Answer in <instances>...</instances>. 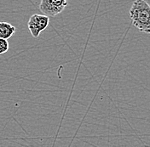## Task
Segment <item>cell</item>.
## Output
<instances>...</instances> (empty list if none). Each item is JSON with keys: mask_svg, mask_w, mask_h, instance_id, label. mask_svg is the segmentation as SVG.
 Masks as SVG:
<instances>
[{"mask_svg": "<svg viewBox=\"0 0 150 147\" xmlns=\"http://www.w3.org/2000/svg\"><path fill=\"white\" fill-rule=\"evenodd\" d=\"M9 47L8 40L0 38V55H4L7 53V51L9 50Z\"/></svg>", "mask_w": 150, "mask_h": 147, "instance_id": "cell-5", "label": "cell"}, {"mask_svg": "<svg viewBox=\"0 0 150 147\" xmlns=\"http://www.w3.org/2000/svg\"><path fill=\"white\" fill-rule=\"evenodd\" d=\"M16 27L8 22L0 21V38L8 40L16 32Z\"/></svg>", "mask_w": 150, "mask_h": 147, "instance_id": "cell-4", "label": "cell"}, {"mask_svg": "<svg viewBox=\"0 0 150 147\" xmlns=\"http://www.w3.org/2000/svg\"><path fill=\"white\" fill-rule=\"evenodd\" d=\"M144 1H145V2H146V3H147V4H148L150 6V0H144Z\"/></svg>", "mask_w": 150, "mask_h": 147, "instance_id": "cell-6", "label": "cell"}, {"mask_svg": "<svg viewBox=\"0 0 150 147\" xmlns=\"http://www.w3.org/2000/svg\"><path fill=\"white\" fill-rule=\"evenodd\" d=\"M129 14L135 27L142 32L150 33V6L144 0H135Z\"/></svg>", "mask_w": 150, "mask_h": 147, "instance_id": "cell-1", "label": "cell"}, {"mask_svg": "<svg viewBox=\"0 0 150 147\" xmlns=\"http://www.w3.org/2000/svg\"><path fill=\"white\" fill-rule=\"evenodd\" d=\"M50 24V18L45 15H33L28 20V27L30 33L34 38L39 37L40 33L44 32Z\"/></svg>", "mask_w": 150, "mask_h": 147, "instance_id": "cell-3", "label": "cell"}, {"mask_svg": "<svg viewBox=\"0 0 150 147\" xmlns=\"http://www.w3.org/2000/svg\"><path fill=\"white\" fill-rule=\"evenodd\" d=\"M67 5V0H41L39 9L48 17H54L62 13Z\"/></svg>", "mask_w": 150, "mask_h": 147, "instance_id": "cell-2", "label": "cell"}]
</instances>
